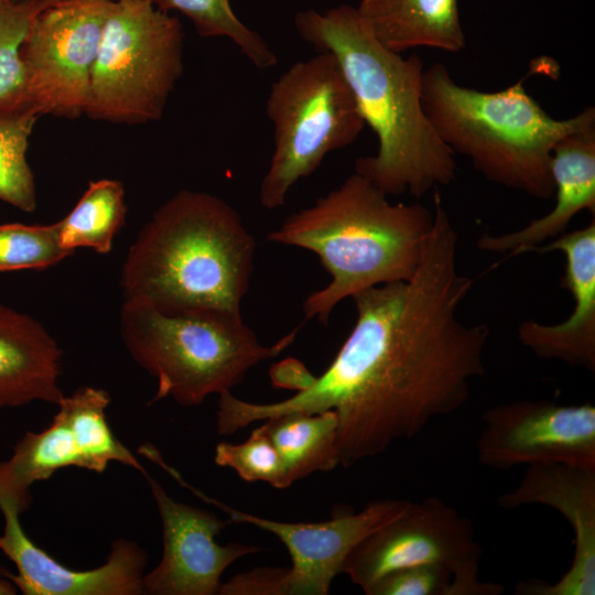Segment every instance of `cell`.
<instances>
[{
    "label": "cell",
    "instance_id": "1",
    "mask_svg": "<svg viewBox=\"0 0 595 595\" xmlns=\"http://www.w3.org/2000/svg\"><path fill=\"white\" fill-rule=\"evenodd\" d=\"M457 248L435 191L433 224L413 275L354 295L356 322L327 369L279 402L235 399L232 424L333 410L339 465L349 467L461 410L486 372L490 332L458 316L473 279L459 272Z\"/></svg>",
    "mask_w": 595,
    "mask_h": 595
},
{
    "label": "cell",
    "instance_id": "2",
    "mask_svg": "<svg viewBox=\"0 0 595 595\" xmlns=\"http://www.w3.org/2000/svg\"><path fill=\"white\" fill-rule=\"evenodd\" d=\"M299 35L316 52L337 61L359 112L378 141L374 155L355 162V172L388 196L420 198L456 177L455 154L440 139L422 105L424 64L383 46L355 7L296 13Z\"/></svg>",
    "mask_w": 595,
    "mask_h": 595
},
{
    "label": "cell",
    "instance_id": "3",
    "mask_svg": "<svg viewBox=\"0 0 595 595\" xmlns=\"http://www.w3.org/2000/svg\"><path fill=\"white\" fill-rule=\"evenodd\" d=\"M256 240L223 198L182 190L164 202L129 247L125 300L165 312L240 315Z\"/></svg>",
    "mask_w": 595,
    "mask_h": 595
},
{
    "label": "cell",
    "instance_id": "4",
    "mask_svg": "<svg viewBox=\"0 0 595 595\" xmlns=\"http://www.w3.org/2000/svg\"><path fill=\"white\" fill-rule=\"evenodd\" d=\"M354 171L338 187L293 213L267 239L314 252L331 277L303 303L305 317L326 324L336 305L415 272L433 224L420 203H391Z\"/></svg>",
    "mask_w": 595,
    "mask_h": 595
},
{
    "label": "cell",
    "instance_id": "5",
    "mask_svg": "<svg viewBox=\"0 0 595 595\" xmlns=\"http://www.w3.org/2000/svg\"><path fill=\"white\" fill-rule=\"evenodd\" d=\"M422 105L455 155L469 159L486 180L538 199L553 195L555 144L595 126L594 107L555 119L527 93L522 80L498 91H482L457 84L440 62L423 71Z\"/></svg>",
    "mask_w": 595,
    "mask_h": 595
},
{
    "label": "cell",
    "instance_id": "6",
    "mask_svg": "<svg viewBox=\"0 0 595 595\" xmlns=\"http://www.w3.org/2000/svg\"><path fill=\"white\" fill-rule=\"evenodd\" d=\"M119 329L130 356L158 381L151 402L172 398L183 407L230 391L251 368L286 349L299 332L266 346L241 314L165 312L130 300L121 306Z\"/></svg>",
    "mask_w": 595,
    "mask_h": 595
},
{
    "label": "cell",
    "instance_id": "7",
    "mask_svg": "<svg viewBox=\"0 0 595 595\" xmlns=\"http://www.w3.org/2000/svg\"><path fill=\"white\" fill-rule=\"evenodd\" d=\"M266 110L274 149L259 187L266 209L281 207L291 188L365 128L354 95L328 52L292 64L271 85Z\"/></svg>",
    "mask_w": 595,
    "mask_h": 595
},
{
    "label": "cell",
    "instance_id": "8",
    "mask_svg": "<svg viewBox=\"0 0 595 595\" xmlns=\"http://www.w3.org/2000/svg\"><path fill=\"white\" fill-rule=\"evenodd\" d=\"M183 45L180 20L151 0L112 1L84 115L131 125L161 119L183 73Z\"/></svg>",
    "mask_w": 595,
    "mask_h": 595
},
{
    "label": "cell",
    "instance_id": "9",
    "mask_svg": "<svg viewBox=\"0 0 595 595\" xmlns=\"http://www.w3.org/2000/svg\"><path fill=\"white\" fill-rule=\"evenodd\" d=\"M482 549L467 517L437 497L410 501L396 519L371 532L347 555L342 573L366 594L393 571L439 565L453 575V595H500L499 584L478 576Z\"/></svg>",
    "mask_w": 595,
    "mask_h": 595
},
{
    "label": "cell",
    "instance_id": "10",
    "mask_svg": "<svg viewBox=\"0 0 595 595\" xmlns=\"http://www.w3.org/2000/svg\"><path fill=\"white\" fill-rule=\"evenodd\" d=\"M111 0H55L33 20L22 45L32 108L84 115L93 66Z\"/></svg>",
    "mask_w": 595,
    "mask_h": 595
},
{
    "label": "cell",
    "instance_id": "11",
    "mask_svg": "<svg viewBox=\"0 0 595 595\" xmlns=\"http://www.w3.org/2000/svg\"><path fill=\"white\" fill-rule=\"evenodd\" d=\"M477 458L486 467L569 464L595 468V407L517 400L482 414Z\"/></svg>",
    "mask_w": 595,
    "mask_h": 595
},
{
    "label": "cell",
    "instance_id": "12",
    "mask_svg": "<svg viewBox=\"0 0 595 595\" xmlns=\"http://www.w3.org/2000/svg\"><path fill=\"white\" fill-rule=\"evenodd\" d=\"M159 466L196 497L221 509L230 522L256 526L284 544L292 561L285 575V595L328 594L349 552L371 532L399 517L410 504L403 499H383L370 502L358 512L340 511L321 522L275 521L240 511L207 496L164 459Z\"/></svg>",
    "mask_w": 595,
    "mask_h": 595
},
{
    "label": "cell",
    "instance_id": "13",
    "mask_svg": "<svg viewBox=\"0 0 595 595\" xmlns=\"http://www.w3.org/2000/svg\"><path fill=\"white\" fill-rule=\"evenodd\" d=\"M163 537L159 564L142 580L143 593L152 595H215L220 578L235 561L261 551L252 544L221 545L215 538L230 521L215 513L174 500L148 473Z\"/></svg>",
    "mask_w": 595,
    "mask_h": 595
},
{
    "label": "cell",
    "instance_id": "14",
    "mask_svg": "<svg viewBox=\"0 0 595 595\" xmlns=\"http://www.w3.org/2000/svg\"><path fill=\"white\" fill-rule=\"evenodd\" d=\"M498 505L515 509L544 505L559 511L574 532L573 560L555 583L522 580L517 595H595V468L569 464L529 465L518 486Z\"/></svg>",
    "mask_w": 595,
    "mask_h": 595
},
{
    "label": "cell",
    "instance_id": "15",
    "mask_svg": "<svg viewBox=\"0 0 595 595\" xmlns=\"http://www.w3.org/2000/svg\"><path fill=\"white\" fill-rule=\"evenodd\" d=\"M4 518L0 551L14 563L17 574L0 573L24 595H136L142 594L148 554L136 542L120 538L107 561L93 570L76 571L54 560L24 532L20 512L0 502Z\"/></svg>",
    "mask_w": 595,
    "mask_h": 595
},
{
    "label": "cell",
    "instance_id": "16",
    "mask_svg": "<svg viewBox=\"0 0 595 595\" xmlns=\"http://www.w3.org/2000/svg\"><path fill=\"white\" fill-rule=\"evenodd\" d=\"M561 251L565 257L561 284L574 306L561 323L528 320L519 324L518 339L537 357L556 359L595 371V219L584 228L563 232L529 252Z\"/></svg>",
    "mask_w": 595,
    "mask_h": 595
},
{
    "label": "cell",
    "instance_id": "17",
    "mask_svg": "<svg viewBox=\"0 0 595 595\" xmlns=\"http://www.w3.org/2000/svg\"><path fill=\"white\" fill-rule=\"evenodd\" d=\"M555 204L544 216L521 229L484 234L477 240L480 250L520 255L551 241L582 210L595 214V126L572 132L554 147L551 159Z\"/></svg>",
    "mask_w": 595,
    "mask_h": 595
},
{
    "label": "cell",
    "instance_id": "18",
    "mask_svg": "<svg viewBox=\"0 0 595 595\" xmlns=\"http://www.w3.org/2000/svg\"><path fill=\"white\" fill-rule=\"evenodd\" d=\"M63 351L32 316L0 304V408L57 404Z\"/></svg>",
    "mask_w": 595,
    "mask_h": 595
},
{
    "label": "cell",
    "instance_id": "19",
    "mask_svg": "<svg viewBox=\"0 0 595 595\" xmlns=\"http://www.w3.org/2000/svg\"><path fill=\"white\" fill-rule=\"evenodd\" d=\"M356 9L393 52L428 47L458 53L466 46L458 0H361Z\"/></svg>",
    "mask_w": 595,
    "mask_h": 595
},
{
    "label": "cell",
    "instance_id": "20",
    "mask_svg": "<svg viewBox=\"0 0 595 595\" xmlns=\"http://www.w3.org/2000/svg\"><path fill=\"white\" fill-rule=\"evenodd\" d=\"M69 466L83 468V459L66 419L57 411L45 430L26 432L12 456L0 461V502L23 513L31 505V486Z\"/></svg>",
    "mask_w": 595,
    "mask_h": 595
},
{
    "label": "cell",
    "instance_id": "21",
    "mask_svg": "<svg viewBox=\"0 0 595 595\" xmlns=\"http://www.w3.org/2000/svg\"><path fill=\"white\" fill-rule=\"evenodd\" d=\"M261 425L282 459L290 486L339 465L338 419L333 410L281 414L261 421Z\"/></svg>",
    "mask_w": 595,
    "mask_h": 595
},
{
    "label": "cell",
    "instance_id": "22",
    "mask_svg": "<svg viewBox=\"0 0 595 595\" xmlns=\"http://www.w3.org/2000/svg\"><path fill=\"white\" fill-rule=\"evenodd\" d=\"M110 403L107 391L94 387H80L69 396H63L58 412L66 419L83 459V468L104 473L111 462L130 466L143 475L147 473L137 457L112 433L106 410Z\"/></svg>",
    "mask_w": 595,
    "mask_h": 595
},
{
    "label": "cell",
    "instance_id": "23",
    "mask_svg": "<svg viewBox=\"0 0 595 595\" xmlns=\"http://www.w3.org/2000/svg\"><path fill=\"white\" fill-rule=\"evenodd\" d=\"M126 215L121 182L110 178L90 182L72 210L56 221L61 246L71 255L78 248L107 255Z\"/></svg>",
    "mask_w": 595,
    "mask_h": 595
},
{
    "label": "cell",
    "instance_id": "24",
    "mask_svg": "<svg viewBox=\"0 0 595 595\" xmlns=\"http://www.w3.org/2000/svg\"><path fill=\"white\" fill-rule=\"evenodd\" d=\"M54 1H11L0 9V117L34 110L22 45L35 17Z\"/></svg>",
    "mask_w": 595,
    "mask_h": 595
},
{
    "label": "cell",
    "instance_id": "25",
    "mask_svg": "<svg viewBox=\"0 0 595 595\" xmlns=\"http://www.w3.org/2000/svg\"><path fill=\"white\" fill-rule=\"evenodd\" d=\"M161 11H178L203 37H226L259 69L274 67L277 54L256 31L240 21L230 0H151Z\"/></svg>",
    "mask_w": 595,
    "mask_h": 595
},
{
    "label": "cell",
    "instance_id": "26",
    "mask_svg": "<svg viewBox=\"0 0 595 595\" xmlns=\"http://www.w3.org/2000/svg\"><path fill=\"white\" fill-rule=\"evenodd\" d=\"M39 117L34 110L0 117V199L26 213L36 208L34 176L26 152Z\"/></svg>",
    "mask_w": 595,
    "mask_h": 595
},
{
    "label": "cell",
    "instance_id": "27",
    "mask_svg": "<svg viewBox=\"0 0 595 595\" xmlns=\"http://www.w3.org/2000/svg\"><path fill=\"white\" fill-rule=\"evenodd\" d=\"M69 255L61 246L56 223L0 225V271L44 269Z\"/></svg>",
    "mask_w": 595,
    "mask_h": 595
},
{
    "label": "cell",
    "instance_id": "28",
    "mask_svg": "<svg viewBox=\"0 0 595 595\" xmlns=\"http://www.w3.org/2000/svg\"><path fill=\"white\" fill-rule=\"evenodd\" d=\"M214 462L234 469L246 482H264L279 489L290 487L282 459L261 424L242 443H218Z\"/></svg>",
    "mask_w": 595,
    "mask_h": 595
},
{
    "label": "cell",
    "instance_id": "29",
    "mask_svg": "<svg viewBox=\"0 0 595 595\" xmlns=\"http://www.w3.org/2000/svg\"><path fill=\"white\" fill-rule=\"evenodd\" d=\"M367 595H453V575L439 565L393 571L379 578Z\"/></svg>",
    "mask_w": 595,
    "mask_h": 595
},
{
    "label": "cell",
    "instance_id": "30",
    "mask_svg": "<svg viewBox=\"0 0 595 595\" xmlns=\"http://www.w3.org/2000/svg\"><path fill=\"white\" fill-rule=\"evenodd\" d=\"M288 569L259 567L221 583L219 595H285Z\"/></svg>",
    "mask_w": 595,
    "mask_h": 595
},
{
    "label": "cell",
    "instance_id": "31",
    "mask_svg": "<svg viewBox=\"0 0 595 595\" xmlns=\"http://www.w3.org/2000/svg\"><path fill=\"white\" fill-rule=\"evenodd\" d=\"M17 594V587L7 577H0V595H14Z\"/></svg>",
    "mask_w": 595,
    "mask_h": 595
},
{
    "label": "cell",
    "instance_id": "32",
    "mask_svg": "<svg viewBox=\"0 0 595 595\" xmlns=\"http://www.w3.org/2000/svg\"><path fill=\"white\" fill-rule=\"evenodd\" d=\"M13 0H0V9L3 8L6 4L10 3Z\"/></svg>",
    "mask_w": 595,
    "mask_h": 595
},
{
    "label": "cell",
    "instance_id": "33",
    "mask_svg": "<svg viewBox=\"0 0 595 595\" xmlns=\"http://www.w3.org/2000/svg\"><path fill=\"white\" fill-rule=\"evenodd\" d=\"M13 1H22V0H13ZM111 1H126V0H111Z\"/></svg>",
    "mask_w": 595,
    "mask_h": 595
}]
</instances>
